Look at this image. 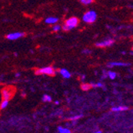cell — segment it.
Wrapping results in <instances>:
<instances>
[{
    "label": "cell",
    "instance_id": "cell-5",
    "mask_svg": "<svg viewBox=\"0 0 133 133\" xmlns=\"http://www.w3.org/2000/svg\"><path fill=\"white\" fill-rule=\"evenodd\" d=\"M25 35L24 33H20V32H17V33H11L6 35V38L9 40H16L19 38H22Z\"/></svg>",
    "mask_w": 133,
    "mask_h": 133
},
{
    "label": "cell",
    "instance_id": "cell-21",
    "mask_svg": "<svg viewBox=\"0 0 133 133\" xmlns=\"http://www.w3.org/2000/svg\"><path fill=\"white\" fill-rule=\"evenodd\" d=\"M20 75H21V74H19V72H18V74H15V77H20Z\"/></svg>",
    "mask_w": 133,
    "mask_h": 133
},
{
    "label": "cell",
    "instance_id": "cell-16",
    "mask_svg": "<svg viewBox=\"0 0 133 133\" xmlns=\"http://www.w3.org/2000/svg\"><path fill=\"white\" fill-rule=\"evenodd\" d=\"M93 2V0H81V3L84 5H89Z\"/></svg>",
    "mask_w": 133,
    "mask_h": 133
},
{
    "label": "cell",
    "instance_id": "cell-10",
    "mask_svg": "<svg viewBox=\"0 0 133 133\" xmlns=\"http://www.w3.org/2000/svg\"><path fill=\"white\" fill-rule=\"evenodd\" d=\"M45 23L47 24H54L56 22H58V19L57 18H54V17H50V18H48L45 19Z\"/></svg>",
    "mask_w": 133,
    "mask_h": 133
},
{
    "label": "cell",
    "instance_id": "cell-1",
    "mask_svg": "<svg viewBox=\"0 0 133 133\" xmlns=\"http://www.w3.org/2000/svg\"><path fill=\"white\" fill-rule=\"evenodd\" d=\"M15 92V89L13 87H6L2 90V96L3 100H7L9 101L12 96H13Z\"/></svg>",
    "mask_w": 133,
    "mask_h": 133
},
{
    "label": "cell",
    "instance_id": "cell-2",
    "mask_svg": "<svg viewBox=\"0 0 133 133\" xmlns=\"http://www.w3.org/2000/svg\"><path fill=\"white\" fill-rule=\"evenodd\" d=\"M35 74L37 75L46 74V75H49V76H54L55 75V71L52 67H45V68H42V69L36 70Z\"/></svg>",
    "mask_w": 133,
    "mask_h": 133
},
{
    "label": "cell",
    "instance_id": "cell-20",
    "mask_svg": "<svg viewBox=\"0 0 133 133\" xmlns=\"http://www.w3.org/2000/svg\"><path fill=\"white\" fill-rule=\"evenodd\" d=\"M96 87H101V88H102L104 85H103V84H102L101 83H97V84H96Z\"/></svg>",
    "mask_w": 133,
    "mask_h": 133
},
{
    "label": "cell",
    "instance_id": "cell-23",
    "mask_svg": "<svg viewBox=\"0 0 133 133\" xmlns=\"http://www.w3.org/2000/svg\"><path fill=\"white\" fill-rule=\"evenodd\" d=\"M55 104H59V101H55Z\"/></svg>",
    "mask_w": 133,
    "mask_h": 133
},
{
    "label": "cell",
    "instance_id": "cell-18",
    "mask_svg": "<svg viewBox=\"0 0 133 133\" xmlns=\"http://www.w3.org/2000/svg\"><path fill=\"white\" fill-rule=\"evenodd\" d=\"M53 30H54V31H58V30H61V26H55L53 28Z\"/></svg>",
    "mask_w": 133,
    "mask_h": 133
},
{
    "label": "cell",
    "instance_id": "cell-12",
    "mask_svg": "<svg viewBox=\"0 0 133 133\" xmlns=\"http://www.w3.org/2000/svg\"><path fill=\"white\" fill-rule=\"evenodd\" d=\"M90 88H91V84H81V89L84 91H88L89 89H90Z\"/></svg>",
    "mask_w": 133,
    "mask_h": 133
},
{
    "label": "cell",
    "instance_id": "cell-3",
    "mask_svg": "<svg viewBox=\"0 0 133 133\" xmlns=\"http://www.w3.org/2000/svg\"><path fill=\"white\" fill-rule=\"evenodd\" d=\"M96 13L93 10H90L83 16V20L87 23H92L96 19Z\"/></svg>",
    "mask_w": 133,
    "mask_h": 133
},
{
    "label": "cell",
    "instance_id": "cell-19",
    "mask_svg": "<svg viewBox=\"0 0 133 133\" xmlns=\"http://www.w3.org/2000/svg\"><path fill=\"white\" fill-rule=\"evenodd\" d=\"M62 29H63V30H65V31H68V30H71V29H70V28H69V27L68 26H66V25H64V26H63V28H62Z\"/></svg>",
    "mask_w": 133,
    "mask_h": 133
},
{
    "label": "cell",
    "instance_id": "cell-25",
    "mask_svg": "<svg viewBox=\"0 0 133 133\" xmlns=\"http://www.w3.org/2000/svg\"><path fill=\"white\" fill-rule=\"evenodd\" d=\"M15 56H16V57L18 56V54H17V53H15Z\"/></svg>",
    "mask_w": 133,
    "mask_h": 133
},
{
    "label": "cell",
    "instance_id": "cell-4",
    "mask_svg": "<svg viewBox=\"0 0 133 133\" xmlns=\"http://www.w3.org/2000/svg\"><path fill=\"white\" fill-rule=\"evenodd\" d=\"M77 24H78V19L75 17L70 18L65 22V25L68 26L70 29L76 27L77 26Z\"/></svg>",
    "mask_w": 133,
    "mask_h": 133
},
{
    "label": "cell",
    "instance_id": "cell-11",
    "mask_svg": "<svg viewBox=\"0 0 133 133\" xmlns=\"http://www.w3.org/2000/svg\"><path fill=\"white\" fill-rule=\"evenodd\" d=\"M57 131L61 133H70V130L65 128H62V127H58L57 128Z\"/></svg>",
    "mask_w": 133,
    "mask_h": 133
},
{
    "label": "cell",
    "instance_id": "cell-17",
    "mask_svg": "<svg viewBox=\"0 0 133 133\" xmlns=\"http://www.w3.org/2000/svg\"><path fill=\"white\" fill-rule=\"evenodd\" d=\"M81 116H82L81 115H80V116H74V117H70L69 119H70V120H77V119H80Z\"/></svg>",
    "mask_w": 133,
    "mask_h": 133
},
{
    "label": "cell",
    "instance_id": "cell-9",
    "mask_svg": "<svg viewBox=\"0 0 133 133\" xmlns=\"http://www.w3.org/2000/svg\"><path fill=\"white\" fill-rule=\"evenodd\" d=\"M128 109V108L126 106H119V107H116V108H112V112H122V111H126Z\"/></svg>",
    "mask_w": 133,
    "mask_h": 133
},
{
    "label": "cell",
    "instance_id": "cell-6",
    "mask_svg": "<svg viewBox=\"0 0 133 133\" xmlns=\"http://www.w3.org/2000/svg\"><path fill=\"white\" fill-rule=\"evenodd\" d=\"M113 43H114L113 39H108V40H105L102 42H97L96 44V45L98 46V47H104V46H110Z\"/></svg>",
    "mask_w": 133,
    "mask_h": 133
},
{
    "label": "cell",
    "instance_id": "cell-24",
    "mask_svg": "<svg viewBox=\"0 0 133 133\" xmlns=\"http://www.w3.org/2000/svg\"><path fill=\"white\" fill-rule=\"evenodd\" d=\"M84 77H85V76H84V75L82 76V80H84Z\"/></svg>",
    "mask_w": 133,
    "mask_h": 133
},
{
    "label": "cell",
    "instance_id": "cell-8",
    "mask_svg": "<svg viewBox=\"0 0 133 133\" xmlns=\"http://www.w3.org/2000/svg\"><path fill=\"white\" fill-rule=\"evenodd\" d=\"M109 67H112V66H127L128 65V63H124V62H109L108 64Z\"/></svg>",
    "mask_w": 133,
    "mask_h": 133
},
{
    "label": "cell",
    "instance_id": "cell-15",
    "mask_svg": "<svg viewBox=\"0 0 133 133\" xmlns=\"http://www.w3.org/2000/svg\"><path fill=\"white\" fill-rule=\"evenodd\" d=\"M108 76L111 79H115L116 77V74L115 72H112V71H109V72H108Z\"/></svg>",
    "mask_w": 133,
    "mask_h": 133
},
{
    "label": "cell",
    "instance_id": "cell-13",
    "mask_svg": "<svg viewBox=\"0 0 133 133\" xmlns=\"http://www.w3.org/2000/svg\"><path fill=\"white\" fill-rule=\"evenodd\" d=\"M42 101L44 102H51L52 101V97L48 95H44L42 97Z\"/></svg>",
    "mask_w": 133,
    "mask_h": 133
},
{
    "label": "cell",
    "instance_id": "cell-22",
    "mask_svg": "<svg viewBox=\"0 0 133 133\" xmlns=\"http://www.w3.org/2000/svg\"><path fill=\"white\" fill-rule=\"evenodd\" d=\"M83 52H84V53H85V54H89V53H90V51H89V50H84Z\"/></svg>",
    "mask_w": 133,
    "mask_h": 133
},
{
    "label": "cell",
    "instance_id": "cell-7",
    "mask_svg": "<svg viewBox=\"0 0 133 133\" xmlns=\"http://www.w3.org/2000/svg\"><path fill=\"white\" fill-rule=\"evenodd\" d=\"M60 74L63 76L64 78H70V77H71L70 72L67 69H62L60 70Z\"/></svg>",
    "mask_w": 133,
    "mask_h": 133
},
{
    "label": "cell",
    "instance_id": "cell-14",
    "mask_svg": "<svg viewBox=\"0 0 133 133\" xmlns=\"http://www.w3.org/2000/svg\"><path fill=\"white\" fill-rule=\"evenodd\" d=\"M8 103H9V101H7V100H3V101L1 103V104H0V109H4V108H5L6 107H7Z\"/></svg>",
    "mask_w": 133,
    "mask_h": 133
}]
</instances>
